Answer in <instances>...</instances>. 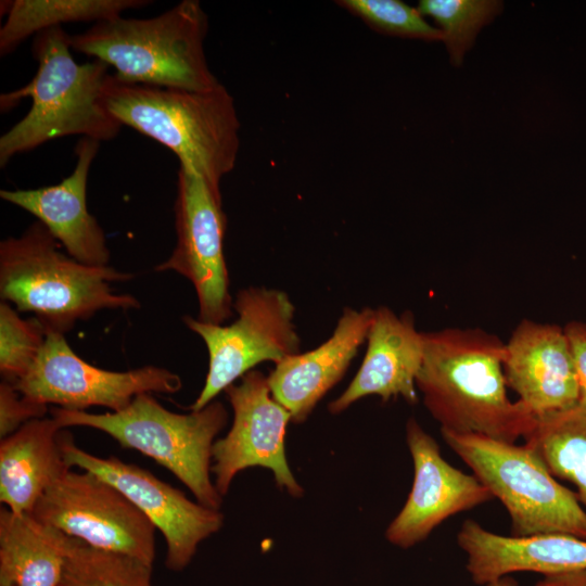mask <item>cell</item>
Listing matches in <instances>:
<instances>
[{
    "instance_id": "obj_26",
    "label": "cell",
    "mask_w": 586,
    "mask_h": 586,
    "mask_svg": "<svg viewBox=\"0 0 586 586\" xmlns=\"http://www.w3.org/2000/svg\"><path fill=\"white\" fill-rule=\"evenodd\" d=\"M47 329L36 318H22L10 303H0V373L3 381L17 382L36 361Z\"/></svg>"
},
{
    "instance_id": "obj_11",
    "label": "cell",
    "mask_w": 586,
    "mask_h": 586,
    "mask_svg": "<svg viewBox=\"0 0 586 586\" xmlns=\"http://www.w3.org/2000/svg\"><path fill=\"white\" fill-rule=\"evenodd\" d=\"M14 386L46 405L69 410L100 406L119 411L143 393H177L182 381L177 373L152 365L127 371L98 368L81 359L64 334L47 331L36 361Z\"/></svg>"
},
{
    "instance_id": "obj_20",
    "label": "cell",
    "mask_w": 586,
    "mask_h": 586,
    "mask_svg": "<svg viewBox=\"0 0 586 586\" xmlns=\"http://www.w3.org/2000/svg\"><path fill=\"white\" fill-rule=\"evenodd\" d=\"M52 417L35 419L0 442V500L15 513H31L43 493L71 470Z\"/></svg>"
},
{
    "instance_id": "obj_4",
    "label": "cell",
    "mask_w": 586,
    "mask_h": 586,
    "mask_svg": "<svg viewBox=\"0 0 586 586\" xmlns=\"http://www.w3.org/2000/svg\"><path fill=\"white\" fill-rule=\"evenodd\" d=\"M103 101L124 126L168 148L184 167L220 188L235 166L240 120L224 85L207 91L169 89L107 78Z\"/></svg>"
},
{
    "instance_id": "obj_3",
    "label": "cell",
    "mask_w": 586,
    "mask_h": 586,
    "mask_svg": "<svg viewBox=\"0 0 586 586\" xmlns=\"http://www.w3.org/2000/svg\"><path fill=\"white\" fill-rule=\"evenodd\" d=\"M38 220L20 235L0 242V297L17 311L33 313L47 331L65 334L78 321L104 309H138L131 294L117 293L116 282L133 278L110 265L90 266L63 253Z\"/></svg>"
},
{
    "instance_id": "obj_27",
    "label": "cell",
    "mask_w": 586,
    "mask_h": 586,
    "mask_svg": "<svg viewBox=\"0 0 586 586\" xmlns=\"http://www.w3.org/2000/svg\"><path fill=\"white\" fill-rule=\"evenodd\" d=\"M335 3L379 33L426 41L443 40L442 31L431 25L417 7L400 0H339Z\"/></svg>"
},
{
    "instance_id": "obj_28",
    "label": "cell",
    "mask_w": 586,
    "mask_h": 586,
    "mask_svg": "<svg viewBox=\"0 0 586 586\" xmlns=\"http://www.w3.org/2000/svg\"><path fill=\"white\" fill-rule=\"evenodd\" d=\"M49 407L20 393L8 381L0 383V437L13 434L27 422L47 417Z\"/></svg>"
},
{
    "instance_id": "obj_12",
    "label": "cell",
    "mask_w": 586,
    "mask_h": 586,
    "mask_svg": "<svg viewBox=\"0 0 586 586\" xmlns=\"http://www.w3.org/2000/svg\"><path fill=\"white\" fill-rule=\"evenodd\" d=\"M60 445L69 468L89 471L112 484L162 533L166 543L165 565L174 572L187 568L199 545L224 525L220 510L190 500L180 489L137 464L87 453L64 430Z\"/></svg>"
},
{
    "instance_id": "obj_29",
    "label": "cell",
    "mask_w": 586,
    "mask_h": 586,
    "mask_svg": "<svg viewBox=\"0 0 586 586\" xmlns=\"http://www.w3.org/2000/svg\"><path fill=\"white\" fill-rule=\"evenodd\" d=\"M563 328L574 361L579 400L586 403V321L571 320Z\"/></svg>"
},
{
    "instance_id": "obj_1",
    "label": "cell",
    "mask_w": 586,
    "mask_h": 586,
    "mask_svg": "<svg viewBox=\"0 0 586 586\" xmlns=\"http://www.w3.org/2000/svg\"><path fill=\"white\" fill-rule=\"evenodd\" d=\"M416 385L441 430L515 443L536 417L507 394L505 342L479 327L423 332Z\"/></svg>"
},
{
    "instance_id": "obj_2",
    "label": "cell",
    "mask_w": 586,
    "mask_h": 586,
    "mask_svg": "<svg viewBox=\"0 0 586 586\" xmlns=\"http://www.w3.org/2000/svg\"><path fill=\"white\" fill-rule=\"evenodd\" d=\"M69 38L62 26L35 35V76L24 87L0 95L2 112L21 99L31 100L27 114L0 137L1 168L12 157L53 139L79 135L101 142L119 133L123 125L103 101L110 66L99 60L77 63Z\"/></svg>"
},
{
    "instance_id": "obj_31",
    "label": "cell",
    "mask_w": 586,
    "mask_h": 586,
    "mask_svg": "<svg viewBox=\"0 0 586 586\" xmlns=\"http://www.w3.org/2000/svg\"><path fill=\"white\" fill-rule=\"evenodd\" d=\"M484 586H519V584L515 578H513L511 575H508L492 583H488Z\"/></svg>"
},
{
    "instance_id": "obj_8",
    "label": "cell",
    "mask_w": 586,
    "mask_h": 586,
    "mask_svg": "<svg viewBox=\"0 0 586 586\" xmlns=\"http://www.w3.org/2000/svg\"><path fill=\"white\" fill-rule=\"evenodd\" d=\"M233 309L238 316L228 326L206 323L191 316L182 318L208 352L205 383L190 410L204 408L255 366L264 361L276 365L300 353L295 307L285 292L264 286L242 289Z\"/></svg>"
},
{
    "instance_id": "obj_9",
    "label": "cell",
    "mask_w": 586,
    "mask_h": 586,
    "mask_svg": "<svg viewBox=\"0 0 586 586\" xmlns=\"http://www.w3.org/2000/svg\"><path fill=\"white\" fill-rule=\"evenodd\" d=\"M174 211L176 245L154 270L188 279L198 297V319L222 324L233 316V302L224 253L227 218L220 188L179 166Z\"/></svg>"
},
{
    "instance_id": "obj_10",
    "label": "cell",
    "mask_w": 586,
    "mask_h": 586,
    "mask_svg": "<svg viewBox=\"0 0 586 586\" xmlns=\"http://www.w3.org/2000/svg\"><path fill=\"white\" fill-rule=\"evenodd\" d=\"M31 514L92 547L153 566L155 526L123 493L94 473L67 471L48 487Z\"/></svg>"
},
{
    "instance_id": "obj_23",
    "label": "cell",
    "mask_w": 586,
    "mask_h": 586,
    "mask_svg": "<svg viewBox=\"0 0 586 586\" xmlns=\"http://www.w3.org/2000/svg\"><path fill=\"white\" fill-rule=\"evenodd\" d=\"M523 441L555 477L576 486L586 510V403L536 417Z\"/></svg>"
},
{
    "instance_id": "obj_13",
    "label": "cell",
    "mask_w": 586,
    "mask_h": 586,
    "mask_svg": "<svg viewBox=\"0 0 586 586\" xmlns=\"http://www.w3.org/2000/svg\"><path fill=\"white\" fill-rule=\"evenodd\" d=\"M233 410L229 432L212 449V473L219 495H227L235 475L253 467L269 469L278 487L303 496L285 455L290 412L271 395L267 377L252 370L225 390Z\"/></svg>"
},
{
    "instance_id": "obj_21",
    "label": "cell",
    "mask_w": 586,
    "mask_h": 586,
    "mask_svg": "<svg viewBox=\"0 0 586 586\" xmlns=\"http://www.w3.org/2000/svg\"><path fill=\"white\" fill-rule=\"evenodd\" d=\"M69 536L31 513L0 511V586H59Z\"/></svg>"
},
{
    "instance_id": "obj_24",
    "label": "cell",
    "mask_w": 586,
    "mask_h": 586,
    "mask_svg": "<svg viewBox=\"0 0 586 586\" xmlns=\"http://www.w3.org/2000/svg\"><path fill=\"white\" fill-rule=\"evenodd\" d=\"M153 566L69 536L59 586H153Z\"/></svg>"
},
{
    "instance_id": "obj_25",
    "label": "cell",
    "mask_w": 586,
    "mask_h": 586,
    "mask_svg": "<svg viewBox=\"0 0 586 586\" xmlns=\"http://www.w3.org/2000/svg\"><path fill=\"white\" fill-rule=\"evenodd\" d=\"M417 8L436 23L451 63L460 66L481 28L500 14L504 4L497 0H421Z\"/></svg>"
},
{
    "instance_id": "obj_18",
    "label": "cell",
    "mask_w": 586,
    "mask_h": 586,
    "mask_svg": "<svg viewBox=\"0 0 586 586\" xmlns=\"http://www.w3.org/2000/svg\"><path fill=\"white\" fill-rule=\"evenodd\" d=\"M372 317V308L346 307L326 342L276 364L267 381L272 397L290 412L293 423H303L343 378L367 340Z\"/></svg>"
},
{
    "instance_id": "obj_14",
    "label": "cell",
    "mask_w": 586,
    "mask_h": 586,
    "mask_svg": "<svg viewBox=\"0 0 586 586\" xmlns=\"http://www.w3.org/2000/svg\"><path fill=\"white\" fill-rule=\"evenodd\" d=\"M406 443L413 462L412 486L385 532L387 542L403 549L426 539L448 518L494 498L475 475L444 459L437 442L415 418L406 423Z\"/></svg>"
},
{
    "instance_id": "obj_19",
    "label": "cell",
    "mask_w": 586,
    "mask_h": 586,
    "mask_svg": "<svg viewBox=\"0 0 586 586\" xmlns=\"http://www.w3.org/2000/svg\"><path fill=\"white\" fill-rule=\"evenodd\" d=\"M457 544L467 556L472 582L481 586L517 572L546 575L586 569V539L568 534L505 536L468 519Z\"/></svg>"
},
{
    "instance_id": "obj_16",
    "label": "cell",
    "mask_w": 586,
    "mask_h": 586,
    "mask_svg": "<svg viewBox=\"0 0 586 586\" xmlns=\"http://www.w3.org/2000/svg\"><path fill=\"white\" fill-rule=\"evenodd\" d=\"M100 143L79 139L75 167L58 184L0 191L3 201L34 215L71 257L90 266H106L111 258L105 233L87 207L88 176Z\"/></svg>"
},
{
    "instance_id": "obj_6",
    "label": "cell",
    "mask_w": 586,
    "mask_h": 586,
    "mask_svg": "<svg viewBox=\"0 0 586 586\" xmlns=\"http://www.w3.org/2000/svg\"><path fill=\"white\" fill-rule=\"evenodd\" d=\"M51 417L62 429H95L123 448L152 458L183 483L198 502L220 510L222 497L211 477L213 445L228 422V411L219 400L179 413L166 409L151 393H143L119 411L91 413L53 407Z\"/></svg>"
},
{
    "instance_id": "obj_17",
    "label": "cell",
    "mask_w": 586,
    "mask_h": 586,
    "mask_svg": "<svg viewBox=\"0 0 586 586\" xmlns=\"http://www.w3.org/2000/svg\"><path fill=\"white\" fill-rule=\"evenodd\" d=\"M366 341V354L355 378L328 406L333 415L370 395L383 402L398 397L409 404L418 402L416 380L424 344L423 332L417 330L412 313L397 315L386 306L373 309Z\"/></svg>"
},
{
    "instance_id": "obj_22",
    "label": "cell",
    "mask_w": 586,
    "mask_h": 586,
    "mask_svg": "<svg viewBox=\"0 0 586 586\" xmlns=\"http://www.w3.org/2000/svg\"><path fill=\"white\" fill-rule=\"evenodd\" d=\"M145 0H13L1 1L7 20L0 29V55L13 52L31 35L64 23L92 22L120 16L142 8Z\"/></svg>"
},
{
    "instance_id": "obj_7",
    "label": "cell",
    "mask_w": 586,
    "mask_h": 586,
    "mask_svg": "<svg viewBox=\"0 0 586 586\" xmlns=\"http://www.w3.org/2000/svg\"><path fill=\"white\" fill-rule=\"evenodd\" d=\"M445 443L500 500L511 536L568 534L586 539V510L525 444L441 430Z\"/></svg>"
},
{
    "instance_id": "obj_15",
    "label": "cell",
    "mask_w": 586,
    "mask_h": 586,
    "mask_svg": "<svg viewBox=\"0 0 586 586\" xmlns=\"http://www.w3.org/2000/svg\"><path fill=\"white\" fill-rule=\"evenodd\" d=\"M504 373L535 417L579 402L574 361L563 327L522 319L505 342Z\"/></svg>"
},
{
    "instance_id": "obj_5",
    "label": "cell",
    "mask_w": 586,
    "mask_h": 586,
    "mask_svg": "<svg viewBox=\"0 0 586 586\" xmlns=\"http://www.w3.org/2000/svg\"><path fill=\"white\" fill-rule=\"evenodd\" d=\"M208 17L198 0H183L149 18L122 15L71 36L72 50L93 56L130 84L207 91L222 85L208 67Z\"/></svg>"
},
{
    "instance_id": "obj_30",
    "label": "cell",
    "mask_w": 586,
    "mask_h": 586,
    "mask_svg": "<svg viewBox=\"0 0 586 586\" xmlns=\"http://www.w3.org/2000/svg\"><path fill=\"white\" fill-rule=\"evenodd\" d=\"M533 586H586V569L546 574Z\"/></svg>"
}]
</instances>
